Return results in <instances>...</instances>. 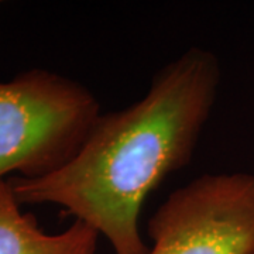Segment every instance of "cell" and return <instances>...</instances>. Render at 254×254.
Wrapping results in <instances>:
<instances>
[{"label":"cell","mask_w":254,"mask_h":254,"mask_svg":"<svg viewBox=\"0 0 254 254\" xmlns=\"http://www.w3.org/2000/svg\"><path fill=\"white\" fill-rule=\"evenodd\" d=\"M220 63L190 47L153 76L144 96L96 119L68 163L40 178L11 177L21 206L53 203L106 237L115 254H148L138 220L145 198L185 168L218 99Z\"/></svg>","instance_id":"cell-1"},{"label":"cell","mask_w":254,"mask_h":254,"mask_svg":"<svg viewBox=\"0 0 254 254\" xmlns=\"http://www.w3.org/2000/svg\"><path fill=\"white\" fill-rule=\"evenodd\" d=\"M99 115L96 96L61 73L34 68L0 81V181L60 170Z\"/></svg>","instance_id":"cell-2"},{"label":"cell","mask_w":254,"mask_h":254,"mask_svg":"<svg viewBox=\"0 0 254 254\" xmlns=\"http://www.w3.org/2000/svg\"><path fill=\"white\" fill-rule=\"evenodd\" d=\"M148 254H254V174H202L147 223Z\"/></svg>","instance_id":"cell-3"},{"label":"cell","mask_w":254,"mask_h":254,"mask_svg":"<svg viewBox=\"0 0 254 254\" xmlns=\"http://www.w3.org/2000/svg\"><path fill=\"white\" fill-rule=\"evenodd\" d=\"M21 208L7 180L0 181V254H96L100 235L89 225L73 220L51 235Z\"/></svg>","instance_id":"cell-4"}]
</instances>
